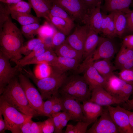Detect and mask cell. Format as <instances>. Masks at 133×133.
Returning <instances> with one entry per match:
<instances>
[{"label":"cell","mask_w":133,"mask_h":133,"mask_svg":"<svg viewBox=\"0 0 133 133\" xmlns=\"http://www.w3.org/2000/svg\"><path fill=\"white\" fill-rule=\"evenodd\" d=\"M24 41L21 30L9 17L0 30V51L11 61L18 60L22 58L19 51Z\"/></svg>","instance_id":"obj_1"},{"label":"cell","mask_w":133,"mask_h":133,"mask_svg":"<svg viewBox=\"0 0 133 133\" xmlns=\"http://www.w3.org/2000/svg\"><path fill=\"white\" fill-rule=\"evenodd\" d=\"M0 97L9 104L24 114L33 117L41 116L30 105L16 77L5 87Z\"/></svg>","instance_id":"obj_2"},{"label":"cell","mask_w":133,"mask_h":133,"mask_svg":"<svg viewBox=\"0 0 133 133\" xmlns=\"http://www.w3.org/2000/svg\"><path fill=\"white\" fill-rule=\"evenodd\" d=\"M52 67L51 75L41 79L37 78L30 69L22 67L21 72L34 82L43 100L49 99L53 95L57 96L59 89L67 77L66 73L60 72Z\"/></svg>","instance_id":"obj_3"},{"label":"cell","mask_w":133,"mask_h":133,"mask_svg":"<svg viewBox=\"0 0 133 133\" xmlns=\"http://www.w3.org/2000/svg\"><path fill=\"white\" fill-rule=\"evenodd\" d=\"M62 95L70 96L80 102L90 100L91 91L83 76L74 75L67 77L59 90Z\"/></svg>","instance_id":"obj_4"},{"label":"cell","mask_w":133,"mask_h":133,"mask_svg":"<svg viewBox=\"0 0 133 133\" xmlns=\"http://www.w3.org/2000/svg\"><path fill=\"white\" fill-rule=\"evenodd\" d=\"M0 112L4 117L6 130L10 131L12 133H21V128L23 124L27 119L32 117L21 112L1 97Z\"/></svg>","instance_id":"obj_5"},{"label":"cell","mask_w":133,"mask_h":133,"mask_svg":"<svg viewBox=\"0 0 133 133\" xmlns=\"http://www.w3.org/2000/svg\"><path fill=\"white\" fill-rule=\"evenodd\" d=\"M66 11L74 21L86 25L90 10L83 0H52Z\"/></svg>","instance_id":"obj_6"},{"label":"cell","mask_w":133,"mask_h":133,"mask_svg":"<svg viewBox=\"0 0 133 133\" xmlns=\"http://www.w3.org/2000/svg\"><path fill=\"white\" fill-rule=\"evenodd\" d=\"M18 76L20 83L31 106L41 115L44 116L43 110L44 101L39 91L33 84L28 77L21 71Z\"/></svg>","instance_id":"obj_7"},{"label":"cell","mask_w":133,"mask_h":133,"mask_svg":"<svg viewBox=\"0 0 133 133\" xmlns=\"http://www.w3.org/2000/svg\"><path fill=\"white\" fill-rule=\"evenodd\" d=\"M106 80L104 88L112 95L124 103L128 100L133 94V85L125 82L114 74Z\"/></svg>","instance_id":"obj_8"},{"label":"cell","mask_w":133,"mask_h":133,"mask_svg":"<svg viewBox=\"0 0 133 133\" xmlns=\"http://www.w3.org/2000/svg\"><path fill=\"white\" fill-rule=\"evenodd\" d=\"M110 39L101 37L97 48L90 55L85 58L83 62L89 64L102 59L111 60L114 56L116 50L115 45Z\"/></svg>","instance_id":"obj_9"},{"label":"cell","mask_w":133,"mask_h":133,"mask_svg":"<svg viewBox=\"0 0 133 133\" xmlns=\"http://www.w3.org/2000/svg\"><path fill=\"white\" fill-rule=\"evenodd\" d=\"M10 59L0 51V94H2L5 87L20 72L21 67L16 64L11 66Z\"/></svg>","instance_id":"obj_10"},{"label":"cell","mask_w":133,"mask_h":133,"mask_svg":"<svg viewBox=\"0 0 133 133\" xmlns=\"http://www.w3.org/2000/svg\"><path fill=\"white\" fill-rule=\"evenodd\" d=\"M100 118L97 120L92 126L87 130V133H118V129L109 112L104 108Z\"/></svg>","instance_id":"obj_11"},{"label":"cell","mask_w":133,"mask_h":133,"mask_svg":"<svg viewBox=\"0 0 133 133\" xmlns=\"http://www.w3.org/2000/svg\"><path fill=\"white\" fill-rule=\"evenodd\" d=\"M111 116L118 129L119 133H133L130 124L129 117L125 109L119 105L106 106Z\"/></svg>","instance_id":"obj_12"},{"label":"cell","mask_w":133,"mask_h":133,"mask_svg":"<svg viewBox=\"0 0 133 133\" xmlns=\"http://www.w3.org/2000/svg\"><path fill=\"white\" fill-rule=\"evenodd\" d=\"M60 98L63 105L62 111L68 114L71 120L87 122L80 102L68 95H62Z\"/></svg>","instance_id":"obj_13"},{"label":"cell","mask_w":133,"mask_h":133,"mask_svg":"<svg viewBox=\"0 0 133 133\" xmlns=\"http://www.w3.org/2000/svg\"><path fill=\"white\" fill-rule=\"evenodd\" d=\"M79 71L83 73V76L91 91L96 88H104L106 80L91 65L83 66L80 68Z\"/></svg>","instance_id":"obj_14"},{"label":"cell","mask_w":133,"mask_h":133,"mask_svg":"<svg viewBox=\"0 0 133 133\" xmlns=\"http://www.w3.org/2000/svg\"><path fill=\"white\" fill-rule=\"evenodd\" d=\"M89 101L102 106L124 103L122 100L112 95L103 87L93 89L91 91V97Z\"/></svg>","instance_id":"obj_15"},{"label":"cell","mask_w":133,"mask_h":133,"mask_svg":"<svg viewBox=\"0 0 133 133\" xmlns=\"http://www.w3.org/2000/svg\"><path fill=\"white\" fill-rule=\"evenodd\" d=\"M89 28L87 25L78 26L65 41L73 48L83 54L85 40Z\"/></svg>","instance_id":"obj_16"},{"label":"cell","mask_w":133,"mask_h":133,"mask_svg":"<svg viewBox=\"0 0 133 133\" xmlns=\"http://www.w3.org/2000/svg\"><path fill=\"white\" fill-rule=\"evenodd\" d=\"M102 2L99 3L95 7L90 10L86 25L98 33H100L103 18V13L101 11Z\"/></svg>","instance_id":"obj_17"},{"label":"cell","mask_w":133,"mask_h":133,"mask_svg":"<svg viewBox=\"0 0 133 133\" xmlns=\"http://www.w3.org/2000/svg\"><path fill=\"white\" fill-rule=\"evenodd\" d=\"M83 103L82 110L86 121L91 124L95 122L101 115L104 108L102 106L89 100Z\"/></svg>","instance_id":"obj_18"},{"label":"cell","mask_w":133,"mask_h":133,"mask_svg":"<svg viewBox=\"0 0 133 133\" xmlns=\"http://www.w3.org/2000/svg\"><path fill=\"white\" fill-rule=\"evenodd\" d=\"M80 61L73 58L57 56L52 66L61 73L78 70Z\"/></svg>","instance_id":"obj_19"},{"label":"cell","mask_w":133,"mask_h":133,"mask_svg":"<svg viewBox=\"0 0 133 133\" xmlns=\"http://www.w3.org/2000/svg\"><path fill=\"white\" fill-rule=\"evenodd\" d=\"M37 17H42L50 22L49 15L53 3L52 0H28Z\"/></svg>","instance_id":"obj_20"},{"label":"cell","mask_w":133,"mask_h":133,"mask_svg":"<svg viewBox=\"0 0 133 133\" xmlns=\"http://www.w3.org/2000/svg\"><path fill=\"white\" fill-rule=\"evenodd\" d=\"M98 34L94 30L89 28L84 43L83 57L86 58L96 49L101 38L98 35Z\"/></svg>","instance_id":"obj_21"},{"label":"cell","mask_w":133,"mask_h":133,"mask_svg":"<svg viewBox=\"0 0 133 133\" xmlns=\"http://www.w3.org/2000/svg\"><path fill=\"white\" fill-rule=\"evenodd\" d=\"M57 57L53 48H50L42 54L36 58L16 64L18 65L21 67L27 65L41 63H47L52 66Z\"/></svg>","instance_id":"obj_22"},{"label":"cell","mask_w":133,"mask_h":133,"mask_svg":"<svg viewBox=\"0 0 133 133\" xmlns=\"http://www.w3.org/2000/svg\"><path fill=\"white\" fill-rule=\"evenodd\" d=\"M133 0H104L103 8L106 12H122L126 13L130 10L129 7Z\"/></svg>","instance_id":"obj_23"},{"label":"cell","mask_w":133,"mask_h":133,"mask_svg":"<svg viewBox=\"0 0 133 133\" xmlns=\"http://www.w3.org/2000/svg\"><path fill=\"white\" fill-rule=\"evenodd\" d=\"M91 65L106 80L112 75L116 68L110 60L103 59L94 61L86 64Z\"/></svg>","instance_id":"obj_24"},{"label":"cell","mask_w":133,"mask_h":133,"mask_svg":"<svg viewBox=\"0 0 133 133\" xmlns=\"http://www.w3.org/2000/svg\"><path fill=\"white\" fill-rule=\"evenodd\" d=\"M54 51L57 56L75 58L80 61L83 57L82 53L73 48L65 41L55 48Z\"/></svg>","instance_id":"obj_25"},{"label":"cell","mask_w":133,"mask_h":133,"mask_svg":"<svg viewBox=\"0 0 133 133\" xmlns=\"http://www.w3.org/2000/svg\"><path fill=\"white\" fill-rule=\"evenodd\" d=\"M101 32L107 37L111 39L117 36L113 18V12L108 15L103 13V18Z\"/></svg>","instance_id":"obj_26"},{"label":"cell","mask_w":133,"mask_h":133,"mask_svg":"<svg viewBox=\"0 0 133 133\" xmlns=\"http://www.w3.org/2000/svg\"><path fill=\"white\" fill-rule=\"evenodd\" d=\"M11 17L17 21L22 25L34 23H39L40 17H35L30 13L19 12L15 11L10 13Z\"/></svg>","instance_id":"obj_27"},{"label":"cell","mask_w":133,"mask_h":133,"mask_svg":"<svg viewBox=\"0 0 133 133\" xmlns=\"http://www.w3.org/2000/svg\"><path fill=\"white\" fill-rule=\"evenodd\" d=\"M112 12L116 35L121 37L126 30L127 20L125 13L120 11Z\"/></svg>","instance_id":"obj_28"},{"label":"cell","mask_w":133,"mask_h":133,"mask_svg":"<svg viewBox=\"0 0 133 133\" xmlns=\"http://www.w3.org/2000/svg\"><path fill=\"white\" fill-rule=\"evenodd\" d=\"M133 56V48L126 47L122 45L115 58V64L116 68L121 67Z\"/></svg>","instance_id":"obj_29"},{"label":"cell","mask_w":133,"mask_h":133,"mask_svg":"<svg viewBox=\"0 0 133 133\" xmlns=\"http://www.w3.org/2000/svg\"><path fill=\"white\" fill-rule=\"evenodd\" d=\"M48 16L50 22L57 30L66 35H68L69 34L73 27L65 20L60 18L54 17L49 14Z\"/></svg>","instance_id":"obj_30"},{"label":"cell","mask_w":133,"mask_h":133,"mask_svg":"<svg viewBox=\"0 0 133 133\" xmlns=\"http://www.w3.org/2000/svg\"><path fill=\"white\" fill-rule=\"evenodd\" d=\"M49 48L50 47H48L44 42L40 43L37 44L30 53L22 58L18 60H12L11 61L15 62L16 64L26 62L39 56Z\"/></svg>","instance_id":"obj_31"},{"label":"cell","mask_w":133,"mask_h":133,"mask_svg":"<svg viewBox=\"0 0 133 133\" xmlns=\"http://www.w3.org/2000/svg\"><path fill=\"white\" fill-rule=\"evenodd\" d=\"M49 14L64 19L73 28L74 25V20L66 11L57 5L53 3Z\"/></svg>","instance_id":"obj_32"},{"label":"cell","mask_w":133,"mask_h":133,"mask_svg":"<svg viewBox=\"0 0 133 133\" xmlns=\"http://www.w3.org/2000/svg\"><path fill=\"white\" fill-rule=\"evenodd\" d=\"M57 30L51 23L47 21L41 25L38 34V37L43 40L46 39L52 38Z\"/></svg>","instance_id":"obj_33"},{"label":"cell","mask_w":133,"mask_h":133,"mask_svg":"<svg viewBox=\"0 0 133 133\" xmlns=\"http://www.w3.org/2000/svg\"><path fill=\"white\" fill-rule=\"evenodd\" d=\"M53 70L52 66L48 64L41 63L36 64L33 72L37 78L41 79L49 76Z\"/></svg>","instance_id":"obj_34"},{"label":"cell","mask_w":133,"mask_h":133,"mask_svg":"<svg viewBox=\"0 0 133 133\" xmlns=\"http://www.w3.org/2000/svg\"><path fill=\"white\" fill-rule=\"evenodd\" d=\"M5 4L7 9L10 14V12L12 11L30 13L32 8L29 2L23 0L14 4Z\"/></svg>","instance_id":"obj_35"},{"label":"cell","mask_w":133,"mask_h":133,"mask_svg":"<svg viewBox=\"0 0 133 133\" xmlns=\"http://www.w3.org/2000/svg\"><path fill=\"white\" fill-rule=\"evenodd\" d=\"M41 26L39 23H38L22 25L21 31L23 36L29 40L34 38L36 35H38Z\"/></svg>","instance_id":"obj_36"},{"label":"cell","mask_w":133,"mask_h":133,"mask_svg":"<svg viewBox=\"0 0 133 133\" xmlns=\"http://www.w3.org/2000/svg\"><path fill=\"white\" fill-rule=\"evenodd\" d=\"M91 124L87 122L80 121H78L75 125L68 124L65 133H86L88 126Z\"/></svg>","instance_id":"obj_37"},{"label":"cell","mask_w":133,"mask_h":133,"mask_svg":"<svg viewBox=\"0 0 133 133\" xmlns=\"http://www.w3.org/2000/svg\"><path fill=\"white\" fill-rule=\"evenodd\" d=\"M43 42H44L43 39L39 37L29 39L24 44L21 48L19 51V53L21 55H27L33 50L37 44Z\"/></svg>","instance_id":"obj_38"},{"label":"cell","mask_w":133,"mask_h":133,"mask_svg":"<svg viewBox=\"0 0 133 133\" xmlns=\"http://www.w3.org/2000/svg\"><path fill=\"white\" fill-rule=\"evenodd\" d=\"M69 117L66 112L63 111L54 114L51 116L55 127L54 133H60L61 124L63 120Z\"/></svg>","instance_id":"obj_39"},{"label":"cell","mask_w":133,"mask_h":133,"mask_svg":"<svg viewBox=\"0 0 133 133\" xmlns=\"http://www.w3.org/2000/svg\"><path fill=\"white\" fill-rule=\"evenodd\" d=\"M57 96V95H53L44 102L43 110L45 116L48 117H51L53 104Z\"/></svg>","instance_id":"obj_40"},{"label":"cell","mask_w":133,"mask_h":133,"mask_svg":"<svg viewBox=\"0 0 133 133\" xmlns=\"http://www.w3.org/2000/svg\"><path fill=\"white\" fill-rule=\"evenodd\" d=\"M66 35L61 32L57 30L52 37V47L56 48L63 44L66 39Z\"/></svg>","instance_id":"obj_41"},{"label":"cell","mask_w":133,"mask_h":133,"mask_svg":"<svg viewBox=\"0 0 133 133\" xmlns=\"http://www.w3.org/2000/svg\"><path fill=\"white\" fill-rule=\"evenodd\" d=\"M42 129L43 133H54L55 127L52 117H49L47 119L42 122Z\"/></svg>","instance_id":"obj_42"},{"label":"cell","mask_w":133,"mask_h":133,"mask_svg":"<svg viewBox=\"0 0 133 133\" xmlns=\"http://www.w3.org/2000/svg\"><path fill=\"white\" fill-rule=\"evenodd\" d=\"M120 70L119 77L125 82L133 85V71L128 69Z\"/></svg>","instance_id":"obj_43"},{"label":"cell","mask_w":133,"mask_h":133,"mask_svg":"<svg viewBox=\"0 0 133 133\" xmlns=\"http://www.w3.org/2000/svg\"><path fill=\"white\" fill-rule=\"evenodd\" d=\"M10 14L7 9L5 4L1 2L0 3V30H1L4 23Z\"/></svg>","instance_id":"obj_44"},{"label":"cell","mask_w":133,"mask_h":133,"mask_svg":"<svg viewBox=\"0 0 133 133\" xmlns=\"http://www.w3.org/2000/svg\"><path fill=\"white\" fill-rule=\"evenodd\" d=\"M125 15L127 20L126 31L133 33V9L130 10Z\"/></svg>","instance_id":"obj_45"},{"label":"cell","mask_w":133,"mask_h":133,"mask_svg":"<svg viewBox=\"0 0 133 133\" xmlns=\"http://www.w3.org/2000/svg\"><path fill=\"white\" fill-rule=\"evenodd\" d=\"M62 110L63 105L61 99L60 97L58 98L57 96L53 104L51 116L54 114L60 112Z\"/></svg>","instance_id":"obj_46"},{"label":"cell","mask_w":133,"mask_h":133,"mask_svg":"<svg viewBox=\"0 0 133 133\" xmlns=\"http://www.w3.org/2000/svg\"><path fill=\"white\" fill-rule=\"evenodd\" d=\"M31 133H43L42 122H35L32 121L31 127Z\"/></svg>","instance_id":"obj_47"},{"label":"cell","mask_w":133,"mask_h":133,"mask_svg":"<svg viewBox=\"0 0 133 133\" xmlns=\"http://www.w3.org/2000/svg\"><path fill=\"white\" fill-rule=\"evenodd\" d=\"M33 117L27 119L23 123L21 128V133H31L30 127L32 120Z\"/></svg>","instance_id":"obj_48"},{"label":"cell","mask_w":133,"mask_h":133,"mask_svg":"<svg viewBox=\"0 0 133 133\" xmlns=\"http://www.w3.org/2000/svg\"><path fill=\"white\" fill-rule=\"evenodd\" d=\"M122 45L126 47L133 48V35L126 36L123 39Z\"/></svg>","instance_id":"obj_49"},{"label":"cell","mask_w":133,"mask_h":133,"mask_svg":"<svg viewBox=\"0 0 133 133\" xmlns=\"http://www.w3.org/2000/svg\"><path fill=\"white\" fill-rule=\"evenodd\" d=\"M104 0H83V2L90 10L95 7L100 2H102Z\"/></svg>","instance_id":"obj_50"},{"label":"cell","mask_w":133,"mask_h":133,"mask_svg":"<svg viewBox=\"0 0 133 133\" xmlns=\"http://www.w3.org/2000/svg\"><path fill=\"white\" fill-rule=\"evenodd\" d=\"M121 70L128 69L133 71V56L129 60L125 63L120 68Z\"/></svg>","instance_id":"obj_51"},{"label":"cell","mask_w":133,"mask_h":133,"mask_svg":"<svg viewBox=\"0 0 133 133\" xmlns=\"http://www.w3.org/2000/svg\"><path fill=\"white\" fill-rule=\"evenodd\" d=\"M2 113L0 112V133H3L6 130L5 123Z\"/></svg>","instance_id":"obj_52"},{"label":"cell","mask_w":133,"mask_h":133,"mask_svg":"<svg viewBox=\"0 0 133 133\" xmlns=\"http://www.w3.org/2000/svg\"><path fill=\"white\" fill-rule=\"evenodd\" d=\"M132 99L131 100H129L126 102L123 103L125 107L128 110H133V93Z\"/></svg>","instance_id":"obj_53"},{"label":"cell","mask_w":133,"mask_h":133,"mask_svg":"<svg viewBox=\"0 0 133 133\" xmlns=\"http://www.w3.org/2000/svg\"><path fill=\"white\" fill-rule=\"evenodd\" d=\"M125 110L128 115L130 124L133 131V112L131 111L126 109H125Z\"/></svg>","instance_id":"obj_54"},{"label":"cell","mask_w":133,"mask_h":133,"mask_svg":"<svg viewBox=\"0 0 133 133\" xmlns=\"http://www.w3.org/2000/svg\"><path fill=\"white\" fill-rule=\"evenodd\" d=\"M70 120H71V119L70 117H69L63 121L60 126V133H62V130L67 125L68 122Z\"/></svg>","instance_id":"obj_55"},{"label":"cell","mask_w":133,"mask_h":133,"mask_svg":"<svg viewBox=\"0 0 133 133\" xmlns=\"http://www.w3.org/2000/svg\"><path fill=\"white\" fill-rule=\"evenodd\" d=\"M23 0H0L1 2L7 4L16 3Z\"/></svg>","instance_id":"obj_56"},{"label":"cell","mask_w":133,"mask_h":133,"mask_svg":"<svg viewBox=\"0 0 133 133\" xmlns=\"http://www.w3.org/2000/svg\"></svg>","instance_id":"obj_57"}]
</instances>
